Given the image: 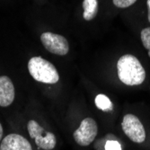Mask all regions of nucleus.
<instances>
[{
	"label": "nucleus",
	"mask_w": 150,
	"mask_h": 150,
	"mask_svg": "<svg viewBox=\"0 0 150 150\" xmlns=\"http://www.w3.org/2000/svg\"><path fill=\"white\" fill-rule=\"evenodd\" d=\"M140 37L143 46L148 50V56L150 58V27H146L141 31Z\"/></svg>",
	"instance_id": "obj_11"
},
{
	"label": "nucleus",
	"mask_w": 150,
	"mask_h": 150,
	"mask_svg": "<svg viewBox=\"0 0 150 150\" xmlns=\"http://www.w3.org/2000/svg\"><path fill=\"white\" fill-rule=\"evenodd\" d=\"M15 86L6 76H0V106L7 107L15 100Z\"/></svg>",
	"instance_id": "obj_8"
},
{
	"label": "nucleus",
	"mask_w": 150,
	"mask_h": 150,
	"mask_svg": "<svg viewBox=\"0 0 150 150\" xmlns=\"http://www.w3.org/2000/svg\"><path fill=\"white\" fill-rule=\"evenodd\" d=\"M118 77L127 86L141 85L146 79V71L140 61L133 55L126 54L117 62Z\"/></svg>",
	"instance_id": "obj_1"
},
{
	"label": "nucleus",
	"mask_w": 150,
	"mask_h": 150,
	"mask_svg": "<svg viewBox=\"0 0 150 150\" xmlns=\"http://www.w3.org/2000/svg\"><path fill=\"white\" fill-rule=\"evenodd\" d=\"M0 150H33L31 144L19 134H9L2 140Z\"/></svg>",
	"instance_id": "obj_7"
},
{
	"label": "nucleus",
	"mask_w": 150,
	"mask_h": 150,
	"mask_svg": "<svg viewBox=\"0 0 150 150\" xmlns=\"http://www.w3.org/2000/svg\"><path fill=\"white\" fill-rule=\"evenodd\" d=\"M40 40L44 48L50 53L64 56L69 51V44L67 40L57 33H43L40 35Z\"/></svg>",
	"instance_id": "obj_6"
},
{
	"label": "nucleus",
	"mask_w": 150,
	"mask_h": 150,
	"mask_svg": "<svg viewBox=\"0 0 150 150\" xmlns=\"http://www.w3.org/2000/svg\"><path fill=\"white\" fill-rule=\"evenodd\" d=\"M2 137H3V128H2L1 123H0V141L2 139Z\"/></svg>",
	"instance_id": "obj_15"
},
{
	"label": "nucleus",
	"mask_w": 150,
	"mask_h": 150,
	"mask_svg": "<svg viewBox=\"0 0 150 150\" xmlns=\"http://www.w3.org/2000/svg\"><path fill=\"white\" fill-rule=\"evenodd\" d=\"M137 0H112L115 6L119 8H126L136 3Z\"/></svg>",
	"instance_id": "obj_12"
},
{
	"label": "nucleus",
	"mask_w": 150,
	"mask_h": 150,
	"mask_svg": "<svg viewBox=\"0 0 150 150\" xmlns=\"http://www.w3.org/2000/svg\"><path fill=\"white\" fill-rule=\"evenodd\" d=\"M27 129L38 147L44 150H51L55 147L57 144L55 135L51 132H46L36 120H31L27 124Z\"/></svg>",
	"instance_id": "obj_3"
},
{
	"label": "nucleus",
	"mask_w": 150,
	"mask_h": 150,
	"mask_svg": "<svg viewBox=\"0 0 150 150\" xmlns=\"http://www.w3.org/2000/svg\"><path fill=\"white\" fill-rule=\"evenodd\" d=\"M83 17L86 21H91L98 13V1L97 0H84L83 1Z\"/></svg>",
	"instance_id": "obj_9"
},
{
	"label": "nucleus",
	"mask_w": 150,
	"mask_h": 150,
	"mask_svg": "<svg viewBox=\"0 0 150 150\" xmlns=\"http://www.w3.org/2000/svg\"><path fill=\"white\" fill-rule=\"evenodd\" d=\"M94 103H95L96 107L102 111L108 112V111L112 110V103L111 100L104 94H98L97 96L95 97Z\"/></svg>",
	"instance_id": "obj_10"
},
{
	"label": "nucleus",
	"mask_w": 150,
	"mask_h": 150,
	"mask_svg": "<svg viewBox=\"0 0 150 150\" xmlns=\"http://www.w3.org/2000/svg\"><path fill=\"white\" fill-rule=\"evenodd\" d=\"M28 70L33 78L40 83L56 84L59 80L56 67L42 57H33L28 61Z\"/></svg>",
	"instance_id": "obj_2"
},
{
	"label": "nucleus",
	"mask_w": 150,
	"mask_h": 150,
	"mask_svg": "<svg viewBox=\"0 0 150 150\" xmlns=\"http://www.w3.org/2000/svg\"><path fill=\"white\" fill-rule=\"evenodd\" d=\"M105 150H121L120 144L116 140H109L105 143Z\"/></svg>",
	"instance_id": "obj_13"
},
{
	"label": "nucleus",
	"mask_w": 150,
	"mask_h": 150,
	"mask_svg": "<svg viewBox=\"0 0 150 150\" xmlns=\"http://www.w3.org/2000/svg\"><path fill=\"white\" fill-rule=\"evenodd\" d=\"M121 128L125 135L135 143H143L146 139V131L139 119L133 114H126L123 117Z\"/></svg>",
	"instance_id": "obj_4"
},
{
	"label": "nucleus",
	"mask_w": 150,
	"mask_h": 150,
	"mask_svg": "<svg viewBox=\"0 0 150 150\" xmlns=\"http://www.w3.org/2000/svg\"><path fill=\"white\" fill-rule=\"evenodd\" d=\"M98 133L96 121L92 118H86L81 121L79 128L73 133L75 141L82 146H89Z\"/></svg>",
	"instance_id": "obj_5"
},
{
	"label": "nucleus",
	"mask_w": 150,
	"mask_h": 150,
	"mask_svg": "<svg viewBox=\"0 0 150 150\" xmlns=\"http://www.w3.org/2000/svg\"><path fill=\"white\" fill-rule=\"evenodd\" d=\"M147 7H148V22L150 23V0H147Z\"/></svg>",
	"instance_id": "obj_14"
}]
</instances>
